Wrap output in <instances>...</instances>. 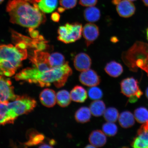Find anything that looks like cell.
<instances>
[{"instance_id": "6da1fadb", "label": "cell", "mask_w": 148, "mask_h": 148, "mask_svg": "<svg viewBox=\"0 0 148 148\" xmlns=\"http://www.w3.org/2000/svg\"><path fill=\"white\" fill-rule=\"evenodd\" d=\"M73 70L68 62L61 66L40 71L34 67L27 68L16 74V80L35 83L42 87L49 86L53 83L57 88L63 86L68 77L72 75Z\"/></svg>"}, {"instance_id": "7a4b0ae2", "label": "cell", "mask_w": 148, "mask_h": 148, "mask_svg": "<svg viewBox=\"0 0 148 148\" xmlns=\"http://www.w3.org/2000/svg\"><path fill=\"white\" fill-rule=\"evenodd\" d=\"M40 10L36 3L33 7L23 0L9 1L6 7L11 23L29 28H36L44 21Z\"/></svg>"}, {"instance_id": "3957f363", "label": "cell", "mask_w": 148, "mask_h": 148, "mask_svg": "<svg viewBox=\"0 0 148 148\" xmlns=\"http://www.w3.org/2000/svg\"><path fill=\"white\" fill-rule=\"evenodd\" d=\"M27 56L26 49H21L12 44L0 46V74L8 77L12 76Z\"/></svg>"}, {"instance_id": "277c9868", "label": "cell", "mask_w": 148, "mask_h": 148, "mask_svg": "<svg viewBox=\"0 0 148 148\" xmlns=\"http://www.w3.org/2000/svg\"><path fill=\"white\" fill-rule=\"evenodd\" d=\"M122 60L130 71H137L140 68L148 70V44L137 41L121 55Z\"/></svg>"}, {"instance_id": "5b68a950", "label": "cell", "mask_w": 148, "mask_h": 148, "mask_svg": "<svg viewBox=\"0 0 148 148\" xmlns=\"http://www.w3.org/2000/svg\"><path fill=\"white\" fill-rule=\"evenodd\" d=\"M82 29V25L79 23H66L59 27L57 39L65 44L73 43L81 38Z\"/></svg>"}, {"instance_id": "8992f818", "label": "cell", "mask_w": 148, "mask_h": 148, "mask_svg": "<svg viewBox=\"0 0 148 148\" xmlns=\"http://www.w3.org/2000/svg\"><path fill=\"white\" fill-rule=\"evenodd\" d=\"M13 101L9 102L8 106L17 117L32 112L37 104L34 99L26 96H17Z\"/></svg>"}, {"instance_id": "52a82bcc", "label": "cell", "mask_w": 148, "mask_h": 148, "mask_svg": "<svg viewBox=\"0 0 148 148\" xmlns=\"http://www.w3.org/2000/svg\"><path fill=\"white\" fill-rule=\"evenodd\" d=\"M121 92L129 98L130 103L136 102L143 95L137 80L133 77H127L123 79L120 83Z\"/></svg>"}, {"instance_id": "ba28073f", "label": "cell", "mask_w": 148, "mask_h": 148, "mask_svg": "<svg viewBox=\"0 0 148 148\" xmlns=\"http://www.w3.org/2000/svg\"><path fill=\"white\" fill-rule=\"evenodd\" d=\"M17 97L10 79L0 75V103L14 101Z\"/></svg>"}, {"instance_id": "9c48e42d", "label": "cell", "mask_w": 148, "mask_h": 148, "mask_svg": "<svg viewBox=\"0 0 148 148\" xmlns=\"http://www.w3.org/2000/svg\"><path fill=\"white\" fill-rule=\"evenodd\" d=\"M131 145L135 148H148V121L143 123L138 130Z\"/></svg>"}, {"instance_id": "30bf717a", "label": "cell", "mask_w": 148, "mask_h": 148, "mask_svg": "<svg viewBox=\"0 0 148 148\" xmlns=\"http://www.w3.org/2000/svg\"><path fill=\"white\" fill-rule=\"evenodd\" d=\"M79 79L82 84L91 87L97 86L101 82L100 77L97 72L91 69L82 71L79 75Z\"/></svg>"}, {"instance_id": "8fae6325", "label": "cell", "mask_w": 148, "mask_h": 148, "mask_svg": "<svg viewBox=\"0 0 148 148\" xmlns=\"http://www.w3.org/2000/svg\"><path fill=\"white\" fill-rule=\"evenodd\" d=\"M82 34L87 47L97 39L99 35V27L95 24L88 23L83 27Z\"/></svg>"}, {"instance_id": "7c38bea8", "label": "cell", "mask_w": 148, "mask_h": 148, "mask_svg": "<svg viewBox=\"0 0 148 148\" xmlns=\"http://www.w3.org/2000/svg\"><path fill=\"white\" fill-rule=\"evenodd\" d=\"M9 101L0 103V125L13 123L17 118L9 108Z\"/></svg>"}, {"instance_id": "4fadbf2b", "label": "cell", "mask_w": 148, "mask_h": 148, "mask_svg": "<svg viewBox=\"0 0 148 148\" xmlns=\"http://www.w3.org/2000/svg\"><path fill=\"white\" fill-rule=\"evenodd\" d=\"M73 63L76 69L82 72L90 69L92 62L88 55L84 53H81L75 56Z\"/></svg>"}, {"instance_id": "5bb4252c", "label": "cell", "mask_w": 148, "mask_h": 148, "mask_svg": "<svg viewBox=\"0 0 148 148\" xmlns=\"http://www.w3.org/2000/svg\"><path fill=\"white\" fill-rule=\"evenodd\" d=\"M116 5V11L122 17H130L134 14L136 11V7L134 3L129 0H121Z\"/></svg>"}, {"instance_id": "9a60e30c", "label": "cell", "mask_w": 148, "mask_h": 148, "mask_svg": "<svg viewBox=\"0 0 148 148\" xmlns=\"http://www.w3.org/2000/svg\"><path fill=\"white\" fill-rule=\"evenodd\" d=\"M12 37L14 41L16 42H23L27 44V47L35 48L38 49L39 45L41 42L45 40L44 37L40 36L38 38H31L29 37L23 36L21 34L15 32L14 31H12Z\"/></svg>"}, {"instance_id": "2e32d148", "label": "cell", "mask_w": 148, "mask_h": 148, "mask_svg": "<svg viewBox=\"0 0 148 148\" xmlns=\"http://www.w3.org/2000/svg\"><path fill=\"white\" fill-rule=\"evenodd\" d=\"M40 99L42 105L49 108L54 106L57 102L55 92L49 88L42 90L40 94Z\"/></svg>"}, {"instance_id": "e0dca14e", "label": "cell", "mask_w": 148, "mask_h": 148, "mask_svg": "<svg viewBox=\"0 0 148 148\" xmlns=\"http://www.w3.org/2000/svg\"><path fill=\"white\" fill-rule=\"evenodd\" d=\"M90 144L95 147H103L106 144L107 138L106 135L100 130H95L90 133L88 138Z\"/></svg>"}, {"instance_id": "ac0fdd59", "label": "cell", "mask_w": 148, "mask_h": 148, "mask_svg": "<svg viewBox=\"0 0 148 148\" xmlns=\"http://www.w3.org/2000/svg\"><path fill=\"white\" fill-rule=\"evenodd\" d=\"M72 101L79 103H84L88 98L87 92L82 86H76L70 92Z\"/></svg>"}, {"instance_id": "d6986e66", "label": "cell", "mask_w": 148, "mask_h": 148, "mask_svg": "<svg viewBox=\"0 0 148 148\" xmlns=\"http://www.w3.org/2000/svg\"><path fill=\"white\" fill-rule=\"evenodd\" d=\"M105 71L110 77H117L123 72V68L121 64L114 61L107 64L104 68Z\"/></svg>"}, {"instance_id": "ffe728a7", "label": "cell", "mask_w": 148, "mask_h": 148, "mask_svg": "<svg viewBox=\"0 0 148 148\" xmlns=\"http://www.w3.org/2000/svg\"><path fill=\"white\" fill-rule=\"evenodd\" d=\"M135 119L134 114L128 111L121 113L118 118L120 125L124 128H128L133 126L135 123Z\"/></svg>"}, {"instance_id": "44dd1931", "label": "cell", "mask_w": 148, "mask_h": 148, "mask_svg": "<svg viewBox=\"0 0 148 148\" xmlns=\"http://www.w3.org/2000/svg\"><path fill=\"white\" fill-rule=\"evenodd\" d=\"M84 16L87 21L90 23H95L99 21L101 18L100 10L95 7H88L84 11Z\"/></svg>"}, {"instance_id": "7402d4cb", "label": "cell", "mask_w": 148, "mask_h": 148, "mask_svg": "<svg viewBox=\"0 0 148 148\" xmlns=\"http://www.w3.org/2000/svg\"><path fill=\"white\" fill-rule=\"evenodd\" d=\"M91 114L89 108L87 107H82L76 112L75 114V119L79 123H88L91 118Z\"/></svg>"}, {"instance_id": "603a6c76", "label": "cell", "mask_w": 148, "mask_h": 148, "mask_svg": "<svg viewBox=\"0 0 148 148\" xmlns=\"http://www.w3.org/2000/svg\"><path fill=\"white\" fill-rule=\"evenodd\" d=\"M89 108L92 115L97 117L103 115L106 110L105 103L99 100L92 101L90 104Z\"/></svg>"}, {"instance_id": "cb8c5ba5", "label": "cell", "mask_w": 148, "mask_h": 148, "mask_svg": "<svg viewBox=\"0 0 148 148\" xmlns=\"http://www.w3.org/2000/svg\"><path fill=\"white\" fill-rule=\"evenodd\" d=\"M58 0H41L39 3L38 6L42 12L50 13L57 7Z\"/></svg>"}, {"instance_id": "d4e9b609", "label": "cell", "mask_w": 148, "mask_h": 148, "mask_svg": "<svg viewBox=\"0 0 148 148\" xmlns=\"http://www.w3.org/2000/svg\"><path fill=\"white\" fill-rule=\"evenodd\" d=\"M70 93L67 90H62L56 94V101L58 105L62 107H65L69 105L71 102Z\"/></svg>"}, {"instance_id": "484cf974", "label": "cell", "mask_w": 148, "mask_h": 148, "mask_svg": "<svg viewBox=\"0 0 148 148\" xmlns=\"http://www.w3.org/2000/svg\"><path fill=\"white\" fill-rule=\"evenodd\" d=\"M49 62L52 68L62 66L65 63V57L62 53L56 52L49 55Z\"/></svg>"}, {"instance_id": "4316f807", "label": "cell", "mask_w": 148, "mask_h": 148, "mask_svg": "<svg viewBox=\"0 0 148 148\" xmlns=\"http://www.w3.org/2000/svg\"><path fill=\"white\" fill-rule=\"evenodd\" d=\"M135 119L140 123H144L148 121V110L144 107H140L134 112Z\"/></svg>"}, {"instance_id": "83f0119b", "label": "cell", "mask_w": 148, "mask_h": 148, "mask_svg": "<svg viewBox=\"0 0 148 148\" xmlns=\"http://www.w3.org/2000/svg\"><path fill=\"white\" fill-rule=\"evenodd\" d=\"M119 116L118 111L114 107H109L105 110L103 117L107 122L114 123L117 121Z\"/></svg>"}, {"instance_id": "f1b7e54d", "label": "cell", "mask_w": 148, "mask_h": 148, "mask_svg": "<svg viewBox=\"0 0 148 148\" xmlns=\"http://www.w3.org/2000/svg\"><path fill=\"white\" fill-rule=\"evenodd\" d=\"M102 129L105 135L110 137L115 136L118 130L117 125L112 122H107L103 124Z\"/></svg>"}, {"instance_id": "f546056e", "label": "cell", "mask_w": 148, "mask_h": 148, "mask_svg": "<svg viewBox=\"0 0 148 148\" xmlns=\"http://www.w3.org/2000/svg\"><path fill=\"white\" fill-rule=\"evenodd\" d=\"M44 138V135L38 132H34L30 135L29 140L25 144L28 147L38 145L42 143Z\"/></svg>"}, {"instance_id": "4dcf8cb0", "label": "cell", "mask_w": 148, "mask_h": 148, "mask_svg": "<svg viewBox=\"0 0 148 148\" xmlns=\"http://www.w3.org/2000/svg\"><path fill=\"white\" fill-rule=\"evenodd\" d=\"M103 94L102 90L96 86L91 87L88 90V97L93 100L101 99L103 97Z\"/></svg>"}, {"instance_id": "1f68e13d", "label": "cell", "mask_w": 148, "mask_h": 148, "mask_svg": "<svg viewBox=\"0 0 148 148\" xmlns=\"http://www.w3.org/2000/svg\"><path fill=\"white\" fill-rule=\"evenodd\" d=\"M61 6L66 9H73L75 7L77 3V0H60Z\"/></svg>"}, {"instance_id": "d6a6232c", "label": "cell", "mask_w": 148, "mask_h": 148, "mask_svg": "<svg viewBox=\"0 0 148 148\" xmlns=\"http://www.w3.org/2000/svg\"><path fill=\"white\" fill-rule=\"evenodd\" d=\"M98 0H79V4L83 6H94L97 4Z\"/></svg>"}, {"instance_id": "836d02e7", "label": "cell", "mask_w": 148, "mask_h": 148, "mask_svg": "<svg viewBox=\"0 0 148 148\" xmlns=\"http://www.w3.org/2000/svg\"><path fill=\"white\" fill-rule=\"evenodd\" d=\"M29 32L30 36L33 38H38L40 36L38 31L34 30V29L29 28Z\"/></svg>"}, {"instance_id": "e575fe53", "label": "cell", "mask_w": 148, "mask_h": 148, "mask_svg": "<svg viewBox=\"0 0 148 148\" xmlns=\"http://www.w3.org/2000/svg\"><path fill=\"white\" fill-rule=\"evenodd\" d=\"M51 19L55 22H58L60 19V15L58 12H55L51 14Z\"/></svg>"}, {"instance_id": "d590c367", "label": "cell", "mask_w": 148, "mask_h": 148, "mask_svg": "<svg viewBox=\"0 0 148 148\" xmlns=\"http://www.w3.org/2000/svg\"><path fill=\"white\" fill-rule=\"evenodd\" d=\"M66 9L64 8L63 7H59L58 9V11L60 13H62L64 12L65 10Z\"/></svg>"}, {"instance_id": "8d00e7d4", "label": "cell", "mask_w": 148, "mask_h": 148, "mask_svg": "<svg viewBox=\"0 0 148 148\" xmlns=\"http://www.w3.org/2000/svg\"><path fill=\"white\" fill-rule=\"evenodd\" d=\"M121 0H112V3L114 5H117Z\"/></svg>"}, {"instance_id": "74e56055", "label": "cell", "mask_w": 148, "mask_h": 148, "mask_svg": "<svg viewBox=\"0 0 148 148\" xmlns=\"http://www.w3.org/2000/svg\"><path fill=\"white\" fill-rule=\"evenodd\" d=\"M24 1L27 2H29L31 3H36V1H35V0H24Z\"/></svg>"}, {"instance_id": "f35d334b", "label": "cell", "mask_w": 148, "mask_h": 148, "mask_svg": "<svg viewBox=\"0 0 148 148\" xmlns=\"http://www.w3.org/2000/svg\"><path fill=\"white\" fill-rule=\"evenodd\" d=\"M143 2L146 6H148V0H142Z\"/></svg>"}, {"instance_id": "ab89813d", "label": "cell", "mask_w": 148, "mask_h": 148, "mask_svg": "<svg viewBox=\"0 0 148 148\" xmlns=\"http://www.w3.org/2000/svg\"><path fill=\"white\" fill-rule=\"evenodd\" d=\"M85 147L87 148H96L95 147H94V146L93 145H92L91 144H90V145H87L86 146V147Z\"/></svg>"}, {"instance_id": "60d3db41", "label": "cell", "mask_w": 148, "mask_h": 148, "mask_svg": "<svg viewBox=\"0 0 148 148\" xmlns=\"http://www.w3.org/2000/svg\"><path fill=\"white\" fill-rule=\"evenodd\" d=\"M145 95L146 97L147 98V99H148V87L147 88V89L145 91Z\"/></svg>"}, {"instance_id": "b9f144b4", "label": "cell", "mask_w": 148, "mask_h": 148, "mask_svg": "<svg viewBox=\"0 0 148 148\" xmlns=\"http://www.w3.org/2000/svg\"><path fill=\"white\" fill-rule=\"evenodd\" d=\"M147 39L148 40V28L147 29Z\"/></svg>"}, {"instance_id": "7bdbcfd3", "label": "cell", "mask_w": 148, "mask_h": 148, "mask_svg": "<svg viewBox=\"0 0 148 148\" xmlns=\"http://www.w3.org/2000/svg\"><path fill=\"white\" fill-rule=\"evenodd\" d=\"M40 1H41V0H35V1H36V3L39 2Z\"/></svg>"}, {"instance_id": "ee69618b", "label": "cell", "mask_w": 148, "mask_h": 148, "mask_svg": "<svg viewBox=\"0 0 148 148\" xmlns=\"http://www.w3.org/2000/svg\"><path fill=\"white\" fill-rule=\"evenodd\" d=\"M4 1V0H0V3H1L3 2Z\"/></svg>"}, {"instance_id": "f6af8a7d", "label": "cell", "mask_w": 148, "mask_h": 148, "mask_svg": "<svg viewBox=\"0 0 148 148\" xmlns=\"http://www.w3.org/2000/svg\"><path fill=\"white\" fill-rule=\"evenodd\" d=\"M129 1H136V0H129Z\"/></svg>"}]
</instances>
